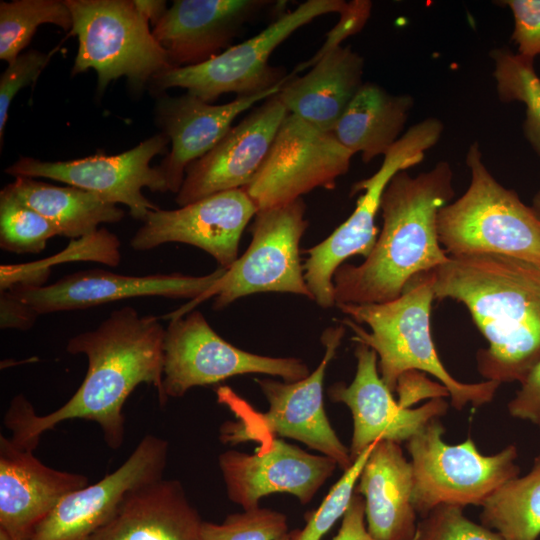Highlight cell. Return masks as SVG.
<instances>
[{"mask_svg": "<svg viewBox=\"0 0 540 540\" xmlns=\"http://www.w3.org/2000/svg\"><path fill=\"white\" fill-rule=\"evenodd\" d=\"M267 374L295 382L307 377L298 358L269 357L237 348L220 337L203 314L194 310L171 319L163 341V393L179 398L196 386L244 374Z\"/></svg>", "mask_w": 540, "mask_h": 540, "instance_id": "7c38bea8", "label": "cell"}, {"mask_svg": "<svg viewBox=\"0 0 540 540\" xmlns=\"http://www.w3.org/2000/svg\"><path fill=\"white\" fill-rule=\"evenodd\" d=\"M531 208L540 219V188L532 199Z\"/></svg>", "mask_w": 540, "mask_h": 540, "instance_id": "ee69618b", "label": "cell"}, {"mask_svg": "<svg viewBox=\"0 0 540 540\" xmlns=\"http://www.w3.org/2000/svg\"><path fill=\"white\" fill-rule=\"evenodd\" d=\"M432 275L434 299L465 305L488 341L476 354L482 377L521 384L540 360V264L501 254L449 256Z\"/></svg>", "mask_w": 540, "mask_h": 540, "instance_id": "7a4b0ae2", "label": "cell"}, {"mask_svg": "<svg viewBox=\"0 0 540 540\" xmlns=\"http://www.w3.org/2000/svg\"><path fill=\"white\" fill-rule=\"evenodd\" d=\"M432 283L431 270L413 277L395 300L336 305L348 316L342 322L353 331L352 340L376 352L380 377L392 393L402 374L416 370L437 378L447 388L455 409L467 404L480 407L492 401L500 384L491 380L462 383L444 367L430 329Z\"/></svg>", "mask_w": 540, "mask_h": 540, "instance_id": "277c9868", "label": "cell"}, {"mask_svg": "<svg viewBox=\"0 0 540 540\" xmlns=\"http://www.w3.org/2000/svg\"><path fill=\"white\" fill-rule=\"evenodd\" d=\"M354 353L357 366L351 384L336 383L328 389L330 399L344 403L352 413V462L379 440L407 442L430 421L446 413L448 404L443 398L431 399L415 409L403 408L380 377L376 352L357 343Z\"/></svg>", "mask_w": 540, "mask_h": 540, "instance_id": "d6986e66", "label": "cell"}, {"mask_svg": "<svg viewBox=\"0 0 540 540\" xmlns=\"http://www.w3.org/2000/svg\"><path fill=\"white\" fill-rule=\"evenodd\" d=\"M353 156L332 132L288 113L266 159L243 189L258 211L283 206L316 188L334 189Z\"/></svg>", "mask_w": 540, "mask_h": 540, "instance_id": "4fadbf2b", "label": "cell"}, {"mask_svg": "<svg viewBox=\"0 0 540 540\" xmlns=\"http://www.w3.org/2000/svg\"><path fill=\"white\" fill-rule=\"evenodd\" d=\"M345 334L344 325L327 328L321 337L325 348L318 367L295 382L256 379L269 404L267 412H254V423L242 419L227 421L220 427V441L235 445L277 435L295 439L320 454L332 458L343 470L352 465L349 448L339 439L326 415L323 382L329 362L334 358Z\"/></svg>", "mask_w": 540, "mask_h": 540, "instance_id": "8fae6325", "label": "cell"}, {"mask_svg": "<svg viewBox=\"0 0 540 540\" xmlns=\"http://www.w3.org/2000/svg\"><path fill=\"white\" fill-rule=\"evenodd\" d=\"M364 59L350 46L322 56L301 77L291 74L278 98L289 113L316 128L332 132L362 84Z\"/></svg>", "mask_w": 540, "mask_h": 540, "instance_id": "484cf974", "label": "cell"}, {"mask_svg": "<svg viewBox=\"0 0 540 540\" xmlns=\"http://www.w3.org/2000/svg\"><path fill=\"white\" fill-rule=\"evenodd\" d=\"M484 526L504 540H537L540 535V453L532 469L497 489L482 505Z\"/></svg>", "mask_w": 540, "mask_h": 540, "instance_id": "f1b7e54d", "label": "cell"}, {"mask_svg": "<svg viewBox=\"0 0 540 540\" xmlns=\"http://www.w3.org/2000/svg\"><path fill=\"white\" fill-rule=\"evenodd\" d=\"M257 212L243 188L218 192L179 209L150 211L130 246L146 251L184 243L202 249L227 269L237 260L241 235Z\"/></svg>", "mask_w": 540, "mask_h": 540, "instance_id": "9a60e30c", "label": "cell"}, {"mask_svg": "<svg viewBox=\"0 0 540 540\" xmlns=\"http://www.w3.org/2000/svg\"><path fill=\"white\" fill-rule=\"evenodd\" d=\"M60 235L49 219L17 198L6 186L0 192V247L15 254H36Z\"/></svg>", "mask_w": 540, "mask_h": 540, "instance_id": "1f68e13d", "label": "cell"}, {"mask_svg": "<svg viewBox=\"0 0 540 540\" xmlns=\"http://www.w3.org/2000/svg\"><path fill=\"white\" fill-rule=\"evenodd\" d=\"M412 540H416L415 536H414V538Z\"/></svg>", "mask_w": 540, "mask_h": 540, "instance_id": "7dc6e473", "label": "cell"}, {"mask_svg": "<svg viewBox=\"0 0 540 540\" xmlns=\"http://www.w3.org/2000/svg\"><path fill=\"white\" fill-rule=\"evenodd\" d=\"M376 442L368 446L343 472L339 480L331 487L321 505L306 517L302 530L292 531V540H320L344 516L355 493V487L361 471Z\"/></svg>", "mask_w": 540, "mask_h": 540, "instance_id": "d6a6232c", "label": "cell"}, {"mask_svg": "<svg viewBox=\"0 0 540 540\" xmlns=\"http://www.w3.org/2000/svg\"><path fill=\"white\" fill-rule=\"evenodd\" d=\"M78 40L72 75L94 69L97 91L126 77L135 89L173 68L133 0H64Z\"/></svg>", "mask_w": 540, "mask_h": 540, "instance_id": "8992f818", "label": "cell"}, {"mask_svg": "<svg viewBox=\"0 0 540 540\" xmlns=\"http://www.w3.org/2000/svg\"><path fill=\"white\" fill-rule=\"evenodd\" d=\"M276 540H292V532L290 533L287 532L286 534L282 535Z\"/></svg>", "mask_w": 540, "mask_h": 540, "instance_id": "f6af8a7d", "label": "cell"}, {"mask_svg": "<svg viewBox=\"0 0 540 540\" xmlns=\"http://www.w3.org/2000/svg\"><path fill=\"white\" fill-rule=\"evenodd\" d=\"M398 403L403 408H410L424 398H443L449 396L443 384L431 382L422 372L412 370L405 372L397 381Z\"/></svg>", "mask_w": 540, "mask_h": 540, "instance_id": "f35d334b", "label": "cell"}, {"mask_svg": "<svg viewBox=\"0 0 540 540\" xmlns=\"http://www.w3.org/2000/svg\"><path fill=\"white\" fill-rule=\"evenodd\" d=\"M6 187L55 224L60 236L72 239L88 236L96 232L100 224L117 223L125 216L117 204L70 185L55 186L36 178L19 176Z\"/></svg>", "mask_w": 540, "mask_h": 540, "instance_id": "83f0119b", "label": "cell"}, {"mask_svg": "<svg viewBox=\"0 0 540 540\" xmlns=\"http://www.w3.org/2000/svg\"><path fill=\"white\" fill-rule=\"evenodd\" d=\"M470 183L437 214V234L449 256L501 254L540 264V219L517 193L501 185L474 142L466 154Z\"/></svg>", "mask_w": 540, "mask_h": 540, "instance_id": "5b68a950", "label": "cell"}, {"mask_svg": "<svg viewBox=\"0 0 540 540\" xmlns=\"http://www.w3.org/2000/svg\"><path fill=\"white\" fill-rule=\"evenodd\" d=\"M28 50L8 63L0 77V141L8 118L10 105L15 95L24 87L32 84L49 63L54 52Z\"/></svg>", "mask_w": 540, "mask_h": 540, "instance_id": "d590c367", "label": "cell"}, {"mask_svg": "<svg viewBox=\"0 0 540 540\" xmlns=\"http://www.w3.org/2000/svg\"><path fill=\"white\" fill-rule=\"evenodd\" d=\"M534 424L537 425L539 427V429H540V417L535 421Z\"/></svg>", "mask_w": 540, "mask_h": 540, "instance_id": "bcb514c9", "label": "cell"}, {"mask_svg": "<svg viewBox=\"0 0 540 540\" xmlns=\"http://www.w3.org/2000/svg\"><path fill=\"white\" fill-rule=\"evenodd\" d=\"M169 142L161 132L117 155L98 154L53 162L20 157L5 173L14 177L48 178L95 193L105 201L126 205L131 216L143 222L150 211L160 208L145 197L142 189L168 191L159 167L150 163L156 155L167 151Z\"/></svg>", "mask_w": 540, "mask_h": 540, "instance_id": "5bb4252c", "label": "cell"}, {"mask_svg": "<svg viewBox=\"0 0 540 540\" xmlns=\"http://www.w3.org/2000/svg\"><path fill=\"white\" fill-rule=\"evenodd\" d=\"M346 4L343 0H308L255 36L203 63L159 73L150 81V87L155 93L184 88L208 103L227 93L249 96L270 90L288 79L269 64L273 51L302 26L325 14H340Z\"/></svg>", "mask_w": 540, "mask_h": 540, "instance_id": "9c48e42d", "label": "cell"}, {"mask_svg": "<svg viewBox=\"0 0 540 540\" xmlns=\"http://www.w3.org/2000/svg\"><path fill=\"white\" fill-rule=\"evenodd\" d=\"M287 80L270 90L238 96L221 105L205 102L188 92L177 97L161 95L155 109L156 122L162 133L169 138L172 147L158 167L168 191L177 194L187 167L223 139L237 116L256 103L279 93Z\"/></svg>", "mask_w": 540, "mask_h": 540, "instance_id": "7402d4cb", "label": "cell"}, {"mask_svg": "<svg viewBox=\"0 0 540 540\" xmlns=\"http://www.w3.org/2000/svg\"><path fill=\"white\" fill-rule=\"evenodd\" d=\"M203 522L182 483L163 477L130 491L88 540H201Z\"/></svg>", "mask_w": 540, "mask_h": 540, "instance_id": "cb8c5ba5", "label": "cell"}, {"mask_svg": "<svg viewBox=\"0 0 540 540\" xmlns=\"http://www.w3.org/2000/svg\"><path fill=\"white\" fill-rule=\"evenodd\" d=\"M87 485L86 476L48 467L1 435L0 540H30L63 497Z\"/></svg>", "mask_w": 540, "mask_h": 540, "instance_id": "44dd1931", "label": "cell"}, {"mask_svg": "<svg viewBox=\"0 0 540 540\" xmlns=\"http://www.w3.org/2000/svg\"><path fill=\"white\" fill-rule=\"evenodd\" d=\"M287 532L285 514L257 507L230 514L221 524L204 521L201 540H276Z\"/></svg>", "mask_w": 540, "mask_h": 540, "instance_id": "836d02e7", "label": "cell"}, {"mask_svg": "<svg viewBox=\"0 0 540 540\" xmlns=\"http://www.w3.org/2000/svg\"><path fill=\"white\" fill-rule=\"evenodd\" d=\"M416 540H504L490 528L463 514V507L442 504L417 523Z\"/></svg>", "mask_w": 540, "mask_h": 540, "instance_id": "e575fe53", "label": "cell"}, {"mask_svg": "<svg viewBox=\"0 0 540 540\" xmlns=\"http://www.w3.org/2000/svg\"><path fill=\"white\" fill-rule=\"evenodd\" d=\"M414 105L408 94L394 95L376 83L362 84L332 130L336 139L364 163L385 155L403 135Z\"/></svg>", "mask_w": 540, "mask_h": 540, "instance_id": "4316f807", "label": "cell"}, {"mask_svg": "<svg viewBox=\"0 0 540 540\" xmlns=\"http://www.w3.org/2000/svg\"><path fill=\"white\" fill-rule=\"evenodd\" d=\"M508 411L512 417L532 423L540 417V360L527 374L516 396L508 403Z\"/></svg>", "mask_w": 540, "mask_h": 540, "instance_id": "ab89813d", "label": "cell"}, {"mask_svg": "<svg viewBox=\"0 0 540 540\" xmlns=\"http://www.w3.org/2000/svg\"><path fill=\"white\" fill-rule=\"evenodd\" d=\"M168 449L165 439L144 436L116 470L63 497L30 540H88L112 518L130 491L163 478Z\"/></svg>", "mask_w": 540, "mask_h": 540, "instance_id": "2e32d148", "label": "cell"}, {"mask_svg": "<svg viewBox=\"0 0 540 540\" xmlns=\"http://www.w3.org/2000/svg\"><path fill=\"white\" fill-rule=\"evenodd\" d=\"M165 328L159 318L140 315L131 306L113 311L94 330L70 338L66 351L84 354L88 368L83 382L61 407L36 414L22 395L11 400L4 417L11 440L24 449L37 447L40 436L73 419L93 421L102 430L109 448L119 449L125 437L123 407L140 384L153 385L161 406L163 393V341Z\"/></svg>", "mask_w": 540, "mask_h": 540, "instance_id": "6da1fadb", "label": "cell"}, {"mask_svg": "<svg viewBox=\"0 0 540 540\" xmlns=\"http://www.w3.org/2000/svg\"><path fill=\"white\" fill-rule=\"evenodd\" d=\"M226 272L219 267L204 276L151 274L131 276L90 269L64 276L51 285L8 289L39 316L90 307L133 297L160 296L196 299Z\"/></svg>", "mask_w": 540, "mask_h": 540, "instance_id": "ac0fdd59", "label": "cell"}, {"mask_svg": "<svg viewBox=\"0 0 540 540\" xmlns=\"http://www.w3.org/2000/svg\"><path fill=\"white\" fill-rule=\"evenodd\" d=\"M46 23L72 29V16L64 1H1L0 59L13 61L30 43L37 28Z\"/></svg>", "mask_w": 540, "mask_h": 540, "instance_id": "4dcf8cb0", "label": "cell"}, {"mask_svg": "<svg viewBox=\"0 0 540 540\" xmlns=\"http://www.w3.org/2000/svg\"><path fill=\"white\" fill-rule=\"evenodd\" d=\"M490 57L498 97L502 102L519 101L525 105L524 134L540 158V78L534 60L507 48L492 50Z\"/></svg>", "mask_w": 540, "mask_h": 540, "instance_id": "f546056e", "label": "cell"}, {"mask_svg": "<svg viewBox=\"0 0 540 540\" xmlns=\"http://www.w3.org/2000/svg\"><path fill=\"white\" fill-rule=\"evenodd\" d=\"M288 113L275 94L232 126L211 151L187 167L177 204L181 207L218 192L245 188L266 159Z\"/></svg>", "mask_w": 540, "mask_h": 540, "instance_id": "ffe728a7", "label": "cell"}, {"mask_svg": "<svg viewBox=\"0 0 540 540\" xmlns=\"http://www.w3.org/2000/svg\"><path fill=\"white\" fill-rule=\"evenodd\" d=\"M268 4L263 0H175L152 33L173 68L197 65L218 55Z\"/></svg>", "mask_w": 540, "mask_h": 540, "instance_id": "603a6c76", "label": "cell"}, {"mask_svg": "<svg viewBox=\"0 0 540 540\" xmlns=\"http://www.w3.org/2000/svg\"><path fill=\"white\" fill-rule=\"evenodd\" d=\"M136 8L144 19L153 26L161 19L166 10V1L162 0H133Z\"/></svg>", "mask_w": 540, "mask_h": 540, "instance_id": "7bdbcfd3", "label": "cell"}, {"mask_svg": "<svg viewBox=\"0 0 540 540\" xmlns=\"http://www.w3.org/2000/svg\"><path fill=\"white\" fill-rule=\"evenodd\" d=\"M305 211L302 198L258 211L246 252L207 291L170 314L169 318L182 317L212 296L215 297V310H222L241 297L264 292L292 293L314 300L305 281L299 251L309 224Z\"/></svg>", "mask_w": 540, "mask_h": 540, "instance_id": "30bf717a", "label": "cell"}, {"mask_svg": "<svg viewBox=\"0 0 540 540\" xmlns=\"http://www.w3.org/2000/svg\"><path fill=\"white\" fill-rule=\"evenodd\" d=\"M444 431L436 418L407 441L413 468L412 505L421 517L442 504L482 506L520 472L514 445L483 455L471 438L456 445L446 444Z\"/></svg>", "mask_w": 540, "mask_h": 540, "instance_id": "ba28073f", "label": "cell"}, {"mask_svg": "<svg viewBox=\"0 0 540 540\" xmlns=\"http://www.w3.org/2000/svg\"><path fill=\"white\" fill-rule=\"evenodd\" d=\"M454 194L447 161L416 176L398 172L381 198L383 227L373 250L361 264L343 263L333 275L336 304L395 300L413 277L447 262L436 221Z\"/></svg>", "mask_w": 540, "mask_h": 540, "instance_id": "3957f363", "label": "cell"}, {"mask_svg": "<svg viewBox=\"0 0 540 540\" xmlns=\"http://www.w3.org/2000/svg\"><path fill=\"white\" fill-rule=\"evenodd\" d=\"M39 315L9 290L0 293V327L2 329L28 330Z\"/></svg>", "mask_w": 540, "mask_h": 540, "instance_id": "60d3db41", "label": "cell"}, {"mask_svg": "<svg viewBox=\"0 0 540 540\" xmlns=\"http://www.w3.org/2000/svg\"><path fill=\"white\" fill-rule=\"evenodd\" d=\"M365 502L354 493L350 505L342 517L341 527L332 540H377L365 525Z\"/></svg>", "mask_w": 540, "mask_h": 540, "instance_id": "b9f144b4", "label": "cell"}, {"mask_svg": "<svg viewBox=\"0 0 540 540\" xmlns=\"http://www.w3.org/2000/svg\"><path fill=\"white\" fill-rule=\"evenodd\" d=\"M218 464L228 498L244 510L259 507L263 497L274 493H289L307 504L338 466L328 456L277 438L253 454L227 450Z\"/></svg>", "mask_w": 540, "mask_h": 540, "instance_id": "e0dca14e", "label": "cell"}, {"mask_svg": "<svg viewBox=\"0 0 540 540\" xmlns=\"http://www.w3.org/2000/svg\"><path fill=\"white\" fill-rule=\"evenodd\" d=\"M413 468L400 444L376 442L358 478L355 493L365 502L369 533L377 540H412L416 515L412 505Z\"/></svg>", "mask_w": 540, "mask_h": 540, "instance_id": "d4e9b609", "label": "cell"}, {"mask_svg": "<svg viewBox=\"0 0 540 540\" xmlns=\"http://www.w3.org/2000/svg\"><path fill=\"white\" fill-rule=\"evenodd\" d=\"M514 18L512 41L517 45V53L534 60L540 55V0H504Z\"/></svg>", "mask_w": 540, "mask_h": 540, "instance_id": "8d00e7d4", "label": "cell"}, {"mask_svg": "<svg viewBox=\"0 0 540 540\" xmlns=\"http://www.w3.org/2000/svg\"><path fill=\"white\" fill-rule=\"evenodd\" d=\"M371 9L372 2L369 0L347 2L346 7L339 14V21L329 31L320 49L309 60L298 65L291 75L294 77L301 70L311 68L326 53L341 46L347 37L361 31L370 17Z\"/></svg>", "mask_w": 540, "mask_h": 540, "instance_id": "74e56055", "label": "cell"}, {"mask_svg": "<svg viewBox=\"0 0 540 540\" xmlns=\"http://www.w3.org/2000/svg\"><path fill=\"white\" fill-rule=\"evenodd\" d=\"M443 123L428 117L411 126L384 155L379 169L369 178L356 182L352 195L364 190L349 218L319 244L306 250L304 264L306 284L314 301L322 308L336 305L333 275L344 261L354 255L368 257L377 241L375 225L383 192L390 180L400 171L423 161L443 133Z\"/></svg>", "mask_w": 540, "mask_h": 540, "instance_id": "52a82bcc", "label": "cell"}]
</instances>
